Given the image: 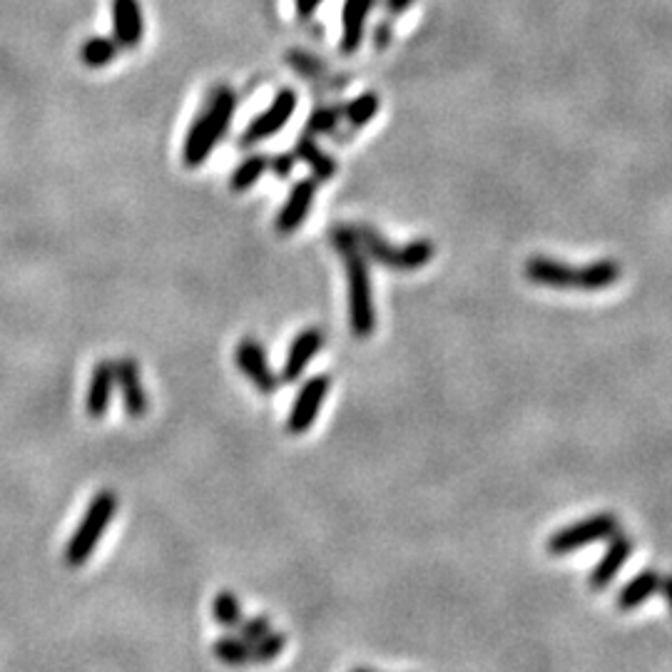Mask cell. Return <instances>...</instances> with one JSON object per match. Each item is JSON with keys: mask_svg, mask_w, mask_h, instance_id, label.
I'll use <instances>...</instances> for the list:
<instances>
[{"mask_svg": "<svg viewBox=\"0 0 672 672\" xmlns=\"http://www.w3.org/2000/svg\"><path fill=\"white\" fill-rule=\"evenodd\" d=\"M336 252L344 259L346 287H349V327L356 339H369L376 329L374 292L366 254L361 252L351 227H336L332 232Z\"/></svg>", "mask_w": 672, "mask_h": 672, "instance_id": "6da1fadb", "label": "cell"}, {"mask_svg": "<svg viewBox=\"0 0 672 672\" xmlns=\"http://www.w3.org/2000/svg\"><path fill=\"white\" fill-rule=\"evenodd\" d=\"M234 110H237L234 90L229 85H217L182 142V162L187 167H200L202 162L210 160L212 150L220 145V140L232 127Z\"/></svg>", "mask_w": 672, "mask_h": 672, "instance_id": "7a4b0ae2", "label": "cell"}, {"mask_svg": "<svg viewBox=\"0 0 672 672\" xmlns=\"http://www.w3.org/2000/svg\"><path fill=\"white\" fill-rule=\"evenodd\" d=\"M351 232H354L356 242H359L366 259H374V262L384 264L391 272H416V269L426 267L436 257V244L426 237L411 239L404 247H394L371 224H354Z\"/></svg>", "mask_w": 672, "mask_h": 672, "instance_id": "3957f363", "label": "cell"}, {"mask_svg": "<svg viewBox=\"0 0 672 672\" xmlns=\"http://www.w3.org/2000/svg\"><path fill=\"white\" fill-rule=\"evenodd\" d=\"M526 277L536 284H546L553 289H585L595 292L618 279L615 264H590V267L573 269L568 264H560L556 259L533 257L526 264Z\"/></svg>", "mask_w": 672, "mask_h": 672, "instance_id": "277c9868", "label": "cell"}, {"mask_svg": "<svg viewBox=\"0 0 672 672\" xmlns=\"http://www.w3.org/2000/svg\"><path fill=\"white\" fill-rule=\"evenodd\" d=\"M115 513H117V493L110 491V488H103V491L90 501L88 511H85V516L80 518L73 538H70L68 546H65L63 558L70 568H80L85 560H90L95 548H98L100 538L105 536L112 518H115Z\"/></svg>", "mask_w": 672, "mask_h": 672, "instance_id": "5b68a950", "label": "cell"}, {"mask_svg": "<svg viewBox=\"0 0 672 672\" xmlns=\"http://www.w3.org/2000/svg\"><path fill=\"white\" fill-rule=\"evenodd\" d=\"M618 518L613 513H598V516L583 518L578 523L560 528L548 538V553L551 556H570V553L580 551V548L590 546V543L605 541L618 533Z\"/></svg>", "mask_w": 672, "mask_h": 672, "instance_id": "8992f818", "label": "cell"}, {"mask_svg": "<svg viewBox=\"0 0 672 672\" xmlns=\"http://www.w3.org/2000/svg\"><path fill=\"white\" fill-rule=\"evenodd\" d=\"M294 110H297V93L289 88L279 90V93L274 95L272 103H269V108L264 112H259V115L249 122V127L242 132L239 142L249 147V145H257V142H262V140H269V137L277 135V132L282 130L289 120H292Z\"/></svg>", "mask_w": 672, "mask_h": 672, "instance_id": "52a82bcc", "label": "cell"}, {"mask_svg": "<svg viewBox=\"0 0 672 672\" xmlns=\"http://www.w3.org/2000/svg\"><path fill=\"white\" fill-rule=\"evenodd\" d=\"M234 361H237V369L252 381L254 389L262 396H272L279 389V384H282L272 366H269L264 346L257 339H252V336L239 339L237 349H234Z\"/></svg>", "mask_w": 672, "mask_h": 672, "instance_id": "ba28073f", "label": "cell"}, {"mask_svg": "<svg viewBox=\"0 0 672 672\" xmlns=\"http://www.w3.org/2000/svg\"><path fill=\"white\" fill-rule=\"evenodd\" d=\"M329 389H332V376L319 374L314 379H309L307 384L299 389L297 399H294L292 411L287 416V431L292 436H302L312 429L314 419L319 416V409H322L324 399L329 396Z\"/></svg>", "mask_w": 672, "mask_h": 672, "instance_id": "9c48e42d", "label": "cell"}, {"mask_svg": "<svg viewBox=\"0 0 672 672\" xmlns=\"http://www.w3.org/2000/svg\"><path fill=\"white\" fill-rule=\"evenodd\" d=\"M115 386L122 394V404H125V414L130 419H142L150 411V396H147L145 384H142L140 364L130 356L115 361Z\"/></svg>", "mask_w": 672, "mask_h": 672, "instance_id": "30bf717a", "label": "cell"}, {"mask_svg": "<svg viewBox=\"0 0 672 672\" xmlns=\"http://www.w3.org/2000/svg\"><path fill=\"white\" fill-rule=\"evenodd\" d=\"M317 185L319 182L314 177H307V180H299L289 190V197L284 200L282 210H279L277 220H274V227H277L279 234H294L307 222L309 210L314 205V197H317Z\"/></svg>", "mask_w": 672, "mask_h": 672, "instance_id": "8fae6325", "label": "cell"}, {"mask_svg": "<svg viewBox=\"0 0 672 672\" xmlns=\"http://www.w3.org/2000/svg\"><path fill=\"white\" fill-rule=\"evenodd\" d=\"M324 341H327V334H324L319 327H309L304 329V332H299L297 339H294L292 346H289V354L282 366V374H279V381L294 384V381L304 374V369L312 364L314 356L324 349Z\"/></svg>", "mask_w": 672, "mask_h": 672, "instance_id": "7c38bea8", "label": "cell"}, {"mask_svg": "<svg viewBox=\"0 0 672 672\" xmlns=\"http://www.w3.org/2000/svg\"><path fill=\"white\" fill-rule=\"evenodd\" d=\"M145 35L140 0H112V38L120 50H135Z\"/></svg>", "mask_w": 672, "mask_h": 672, "instance_id": "4fadbf2b", "label": "cell"}, {"mask_svg": "<svg viewBox=\"0 0 672 672\" xmlns=\"http://www.w3.org/2000/svg\"><path fill=\"white\" fill-rule=\"evenodd\" d=\"M633 556V538L630 536H613L610 546L605 548L603 558L595 563V568L590 570V588L593 590H605L610 583H613L615 575L620 573L628 558Z\"/></svg>", "mask_w": 672, "mask_h": 672, "instance_id": "5bb4252c", "label": "cell"}, {"mask_svg": "<svg viewBox=\"0 0 672 672\" xmlns=\"http://www.w3.org/2000/svg\"><path fill=\"white\" fill-rule=\"evenodd\" d=\"M374 5L376 0H344V10H341V40H339L341 53L346 55L356 53L359 45L364 43L366 20H369V13Z\"/></svg>", "mask_w": 672, "mask_h": 672, "instance_id": "9a60e30c", "label": "cell"}, {"mask_svg": "<svg viewBox=\"0 0 672 672\" xmlns=\"http://www.w3.org/2000/svg\"><path fill=\"white\" fill-rule=\"evenodd\" d=\"M115 391V361H98L90 376L88 399H85V411L90 419H103L108 414V406Z\"/></svg>", "mask_w": 672, "mask_h": 672, "instance_id": "2e32d148", "label": "cell"}, {"mask_svg": "<svg viewBox=\"0 0 672 672\" xmlns=\"http://www.w3.org/2000/svg\"><path fill=\"white\" fill-rule=\"evenodd\" d=\"M660 578H663V575H660L658 570H653V568H648V570H643V573L635 575L630 583H625L623 588H620L618 598H615V605H618V610H623V613H630V610L640 608L645 600L653 598V595L658 593Z\"/></svg>", "mask_w": 672, "mask_h": 672, "instance_id": "e0dca14e", "label": "cell"}, {"mask_svg": "<svg viewBox=\"0 0 672 672\" xmlns=\"http://www.w3.org/2000/svg\"><path fill=\"white\" fill-rule=\"evenodd\" d=\"M294 157L302 162H307L309 170H312L314 180L317 182H327L332 180L336 175V170H339V165H336V160L332 155H327V152L322 150V147L317 145V140H314V135H302L297 140V145H294Z\"/></svg>", "mask_w": 672, "mask_h": 672, "instance_id": "ac0fdd59", "label": "cell"}, {"mask_svg": "<svg viewBox=\"0 0 672 672\" xmlns=\"http://www.w3.org/2000/svg\"><path fill=\"white\" fill-rule=\"evenodd\" d=\"M269 170V157L264 152H254L247 155L237 167H234L232 177H229V190L232 192H247L249 187L257 185L259 177Z\"/></svg>", "mask_w": 672, "mask_h": 672, "instance_id": "d6986e66", "label": "cell"}, {"mask_svg": "<svg viewBox=\"0 0 672 672\" xmlns=\"http://www.w3.org/2000/svg\"><path fill=\"white\" fill-rule=\"evenodd\" d=\"M212 653L227 668H247V665H254L252 643H244L239 635H224V638L212 645Z\"/></svg>", "mask_w": 672, "mask_h": 672, "instance_id": "ffe728a7", "label": "cell"}, {"mask_svg": "<svg viewBox=\"0 0 672 672\" xmlns=\"http://www.w3.org/2000/svg\"><path fill=\"white\" fill-rule=\"evenodd\" d=\"M117 53H120V45H117L115 38H103V35H95V38H88L83 45H80V63L85 65V68H105V65H110L112 60L117 58Z\"/></svg>", "mask_w": 672, "mask_h": 672, "instance_id": "44dd1931", "label": "cell"}, {"mask_svg": "<svg viewBox=\"0 0 672 672\" xmlns=\"http://www.w3.org/2000/svg\"><path fill=\"white\" fill-rule=\"evenodd\" d=\"M379 108H381L379 95L366 90V93L356 95L351 103H346V108H341V112H344L346 122H349L351 127H361V125H369V122L379 115Z\"/></svg>", "mask_w": 672, "mask_h": 672, "instance_id": "7402d4cb", "label": "cell"}, {"mask_svg": "<svg viewBox=\"0 0 672 672\" xmlns=\"http://www.w3.org/2000/svg\"><path fill=\"white\" fill-rule=\"evenodd\" d=\"M212 618H215L217 625H222L224 630H232L242 623V605H239V598L232 593V590L217 593L215 603H212Z\"/></svg>", "mask_w": 672, "mask_h": 672, "instance_id": "603a6c76", "label": "cell"}, {"mask_svg": "<svg viewBox=\"0 0 672 672\" xmlns=\"http://www.w3.org/2000/svg\"><path fill=\"white\" fill-rule=\"evenodd\" d=\"M341 117H344V112H341V108H334V105L317 108L309 115L307 132L309 135H332L336 127H339Z\"/></svg>", "mask_w": 672, "mask_h": 672, "instance_id": "cb8c5ba5", "label": "cell"}, {"mask_svg": "<svg viewBox=\"0 0 672 672\" xmlns=\"http://www.w3.org/2000/svg\"><path fill=\"white\" fill-rule=\"evenodd\" d=\"M284 648H287V635L274 633L272 630V633L264 635L262 640L252 643L254 663H272V660H277L279 655L284 653Z\"/></svg>", "mask_w": 672, "mask_h": 672, "instance_id": "d4e9b609", "label": "cell"}, {"mask_svg": "<svg viewBox=\"0 0 672 672\" xmlns=\"http://www.w3.org/2000/svg\"><path fill=\"white\" fill-rule=\"evenodd\" d=\"M269 633H272V620L269 618H249L237 625V635L244 643H257Z\"/></svg>", "mask_w": 672, "mask_h": 672, "instance_id": "484cf974", "label": "cell"}, {"mask_svg": "<svg viewBox=\"0 0 672 672\" xmlns=\"http://www.w3.org/2000/svg\"><path fill=\"white\" fill-rule=\"evenodd\" d=\"M371 40H374V48L379 50V53H384V50L389 48L391 40H394V23H391V18L379 20V23H376Z\"/></svg>", "mask_w": 672, "mask_h": 672, "instance_id": "4316f807", "label": "cell"}, {"mask_svg": "<svg viewBox=\"0 0 672 672\" xmlns=\"http://www.w3.org/2000/svg\"><path fill=\"white\" fill-rule=\"evenodd\" d=\"M294 160H297V157H294V155L269 157V170H272L274 175L279 177V180H287V177L292 175V170H294Z\"/></svg>", "mask_w": 672, "mask_h": 672, "instance_id": "83f0119b", "label": "cell"}, {"mask_svg": "<svg viewBox=\"0 0 672 672\" xmlns=\"http://www.w3.org/2000/svg\"><path fill=\"white\" fill-rule=\"evenodd\" d=\"M322 3H324V0H294V10H297V18L299 20H309L314 13H317V8Z\"/></svg>", "mask_w": 672, "mask_h": 672, "instance_id": "f1b7e54d", "label": "cell"}, {"mask_svg": "<svg viewBox=\"0 0 672 672\" xmlns=\"http://www.w3.org/2000/svg\"><path fill=\"white\" fill-rule=\"evenodd\" d=\"M414 3L416 0H384V10L389 13V18H396V15H404Z\"/></svg>", "mask_w": 672, "mask_h": 672, "instance_id": "f546056e", "label": "cell"}, {"mask_svg": "<svg viewBox=\"0 0 672 672\" xmlns=\"http://www.w3.org/2000/svg\"><path fill=\"white\" fill-rule=\"evenodd\" d=\"M658 593L665 595V600H668V608L672 613V575H663V578H660Z\"/></svg>", "mask_w": 672, "mask_h": 672, "instance_id": "4dcf8cb0", "label": "cell"}, {"mask_svg": "<svg viewBox=\"0 0 672 672\" xmlns=\"http://www.w3.org/2000/svg\"><path fill=\"white\" fill-rule=\"evenodd\" d=\"M351 672H376V670H369V668H356V670H351Z\"/></svg>", "mask_w": 672, "mask_h": 672, "instance_id": "1f68e13d", "label": "cell"}]
</instances>
